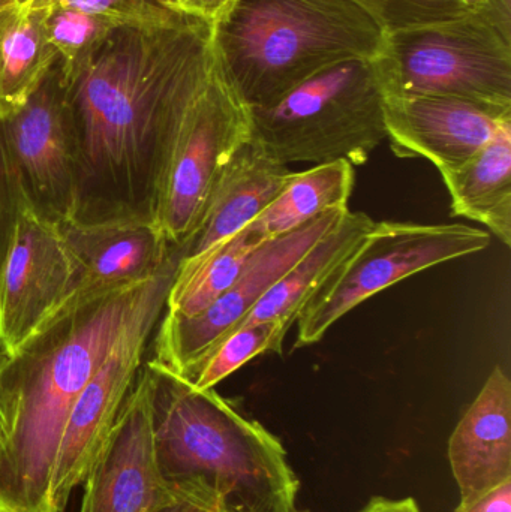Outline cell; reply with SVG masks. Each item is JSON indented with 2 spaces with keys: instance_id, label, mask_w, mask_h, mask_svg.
<instances>
[{
  "instance_id": "6da1fadb",
  "label": "cell",
  "mask_w": 511,
  "mask_h": 512,
  "mask_svg": "<svg viewBox=\"0 0 511 512\" xmlns=\"http://www.w3.org/2000/svg\"><path fill=\"white\" fill-rule=\"evenodd\" d=\"M213 65V27L186 18L117 26L65 80L75 158L72 222L155 224L171 146Z\"/></svg>"
},
{
  "instance_id": "7a4b0ae2",
  "label": "cell",
  "mask_w": 511,
  "mask_h": 512,
  "mask_svg": "<svg viewBox=\"0 0 511 512\" xmlns=\"http://www.w3.org/2000/svg\"><path fill=\"white\" fill-rule=\"evenodd\" d=\"M162 270L144 282L65 304L17 351L0 352L14 504L21 511L53 512L51 480L69 411Z\"/></svg>"
},
{
  "instance_id": "3957f363",
  "label": "cell",
  "mask_w": 511,
  "mask_h": 512,
  "mask_svg": "<svg viewBox=\"0 0 511 512\" xmlns=\"http://www.w3.org/2000/svg\"><path fill=\"white\" fill-rule=\"evenodd\" d=\"M156 460L165 480L201 487L227 512H296L299 480L278 438L215 388L200 390L150 360Z\"/></svg>"
},
{
  "instance_id": "277c9868",
  "label": "cell",
  "mask_w": 511,
  "mask_h": 512,
  "mask_svg": "<svg viewBox=\"0 0 511 512\" xmlns=\"http://www.w3.org/2000/svg\"><path fill=\"white\" fill-rule=\"evenodd\" d=\"M386 30L354 0H237L213 27L222 71L251 108L336 63L374 59Z\"/></svg>"
},
{
  "instance_id": "5b68a950",
  "label": "cell",
  "mask_w": 511,
  "mask_h": 512,
  "mask_svg": "<svg viewBox=\"0 0 511 512\" xmlns=\"http://www.w3.org/2000/svg\"><path fill=\"white\" fill-rule=\"evenodd\" d=\"M383 102L374 60H345L251 108V138L287 167L335 161L359 167L387 140Z\"/></svg>"
},
{
  "instance_id": "8992f818",
  "label": "cell",
  "mask_w": 511,
  "mask_h": 512,
  "mask_svg": "<svg viewBox=\"0 0 511 512\" xmlns=\"http://www.w3.org/2000/svg\"><path fill=\"white\" fill-rule=\"evenodd\" d=\"M383 96H452L511 108V41L479 12L386 32Z\"/></svg>"
},
{
  "instance_id": "52a82bcc",
  "label": "cell",
  "mask_w": 511,
  "mask_h": 512,
  "mask_svg": "<svg viewBox=\"0 0 511 512\" xmlns=\"http://www.w3.org/2000/svg\"><path fill=\"white\" fill-rule=\"evenodd\" d=\"M491 234L464 224L374 222L297 318L294 348L323 340L348 312L395 283L452 259L485 251Z\"/></svg>"
},
{
  "instance_id": "ba28073f",
  "label": "cell",
  "mask_w": 511,
  "mask_h": 512,
  "mask_svg": "<svg viewBox=\"0 0 511 512\" xmlns=\"http://www.w3.org/2000/svg\"><path fill=\"white\" fill-rule=\"evenodd\" d=\"M252 135L251 107L240 98L215 54L174 138L162 176L155 225L170 246L194 233L225 162Z\"/></svg>"
},
{
  "instance_id": "9c48e42d",
  "label": "cell",
  "mask_w": 511,
  "mask_h": 512,
  "mask_svg": "<svg viewBox=\"0 0 511 512\" xmlns=\"http://www.w3.org/2000/svg\"><path fill=\"white\" fill-rule=\"evenodd\" d=\"M182 259L183 248L176 246L152 291L72 405L63 427L51 480V511L65 512L72 490L84 484L101 456L143 366L147 343L164 312L168 291Z\"/></svg>"
},
{
  "instance_id": "30bf717a",
  "label": "cell",
  "mask_w": 511,
  "mask_h": 512,
  "mask_svg": "<svg viewBox=\"0 0 511 512\" xmlns=\"http://www.w3.org/2000/svg\"><path fill=\"white\" fill-rule=\"evenodd\" d=\"M59 59L26 104L0 119L9 168L21 200L53 225L72 221L74 141Z\"/></svg>"
},
{
  "instance_id": "8fae6325",
  "label": "cell",
  "mask_w": 511,
  "mask_h": 512,
  "mask_svg": "<svg viewBox=\"0 0 511 512\" xmlns=\"http://www.w3.org/2000/svg\"><path fill=\"white\" fill-rule=\"evenodd\" d=\"M348 207L330 210L297 230L267 240L246 262L236 282L203 312L192 316L165 312L152 358L171 372H185L254 309L264 294L326 234L341 224Z\"/></svg>"
},
{
  "instance_id": "7c38bea8",
  "label": "cell",
  "mask_w": 511,
  "mask_h": 512,
  "mask_svg": "<svg viewBox=\"0 0 511 512\" xmlns=\"http://www.w3.org/2000/svg\"><path fill=\"white\" fill-rule=\"evenodd\" d=\"M75 268L57 225L23 200L0 264V352L27 342L71 295Z\"/></svg>"
},
{
  "instance_id": "4fadbf2b",
  "label": "cell",
  "mask_w": 511,
  "mask_h": 512,
  "mask_svg": "<svg viewBox=\"0 0 511 512\" xmlns=\"http://www.w3.org/2000/svg\"><path fill=\"white\" fill-rule=\"evenodd\" d=\"M194 489L201 487L177 486L159 469L149 381L141 366L110 438L84 481L78 512H152Z\"/></svg>"
},
{
  "instance_id": "5bb4252c",
  "label": "cell",
  "mask_w": 511,
  "mask_h": 512,
  "mask_svg": "<svg viewBox=\"0 0 511 512\" xmlns=\"http://www.w3.org/2000/svg\"><path fill=\"white\" fill-rule=\"evenodd\" d=\"M387 140L398 158H425L440 174L473 158L511 120V108L452 96H384Z\"/></svg>"
},
{
  "instance_id": "9a60e30c",
  "label": "cell",
  "mask_w": 511,
  "mask_h": 512,
  "mask_svg": "<svg viewBox=\"0 0 511 512\" xmlns=\"http://www.w3.org/2000/svg\"><path fill=\"white\" fill-rule=\"evenodd\" d=\"M57 230L75 268L74 286L65 304L152 279L174 251L149 222L83 225L69 221L57 225Z\"/></svg>"
},
{
  "instance_id": "2e32d148",
  "label": "cell",
  "mask_w": 511,
  "mask_h": 512,
  "mask_svg": "<svg viewBox=\"0 0 511 512\" xmlns=\"http://www.w3.org/2000/svg\"><path fill=\"white\" fill-rule=\"evenodd\" d=\"M291 173L252 138L237 147L216 176L194 233L182 245L183 259L245 230L275 200Z\"/></svg>"
},
{
  "instance_id": "e0dca14e",
  "label": "cell",
  "mask_w": 511,
  "mask_h": 512,
  "mask_svg": "<svg viewBox=\"0 0 511 512\" xmlns=\"http://www.w3.org/2000/svg\"><path fill=\"white\" fill-rule=\"evenodd\" d=\"M449 462L461 502L511 480V381L503 367H494L453 430Z\"/></svg>"
},
{
  "instance_id": "ac0fdd59",
  "label": "cell",
  "mask_w": 511,
  "mask_h": 512,
  "mask_svg": "<svg viewBox=\"0 0 511 512\" xmlns=\"http://www.w3.org/2000/svg\"><path fill=\"white\" fill-rule=\"evenodd\" d=\"M372 225L374 221L366 213L348 212L341 224L309 249L233 330L261 322H281L290 330L306 303L351 254Z\"/></svg>"
},
{
  "instance_id": "d6986e66",
  "label": "cell",
  "mask_w": 511,
  "mask_h": 512,
  "mask_svg": "<svg viewBox=\"0 0 511 512\" xmlns=\"http://www.w3.org/2000/svg\"><path fill=\"white\" fill-rule=\"evenodd\" d=\"M441 177L453 216L485 225L511 246V120L473 158Z\"/></svg>"
},
{
  "instance_id": "ffe728a7",
  "label": "cell",
  "mask_w": 511,
  "mask_h": 512,
  "mask_svg": "<svg viewBox=\"0 0 511 512\" xmlns=\"http://www.w3.org/2000/svg\"><path fill=\"white\" fill-rule=\"evenodd\" d=\"M56 60L44 9L0 11V119L26 104Z\"/></svg>"
},
{
  "instance_id": "44dd1931",
  "label": "cell",
  "mask_w": 511,
  "mask_h": 512,
  "mask_svg": "<svg viewBox=\"0 0 511 512\" xmlns=\"http://www.w3.org/2000/svg\"><path fill=\"white\" fill-rule=\"evenodd\" d=\"M354 179V167L345 161L291 173L275 200L249 227L266 240L285 236L323 213L348 207Z\"/></svg>"
},
{
  "instance_id": "7402d4cb",
  "label": "cell",
  "mask_w": 511,
  "mask_h": 512,
  "mask_svg": "<svg viewBox=\"0 0 511 512\" xmlns=\"http://www.w3.org/2000/svg\"><path fill=\"white\" fill-rule=\"evenodd\" d=\"M264 242L267 240L248 225L201 254L182 259L168 291L165 312L180 316L203 312L236 282Z\"/></svg>"
},
{
  "instance_id": "603a6c76",
  "label": "cell",
  "mask_w": 511,
  "mask_h": 512,
  "mask_svg": "<svg viewBox=\"0 0 511 512\" xmlns=\"http://www.w3.org/2000/svg\"><path fill=\"white\" fill-rule=\"evenodd\" d=\"M288 331L290 330L281 322H261L237 328L219 340L179 376L200 390L215 388L219 382L258 355L269 352L282 354V345Z\"/></svg>"
},
{
  "instance_id": "cb8c5ba5",
  "label": "cell",
  "mask_w": 511,
  "mask_h": 512,
  "mask_svg": "<svg viewBox=\"0 0 511 512\" xmlns=\"http://www.w3.org/2000/svg\"><path fill=\"white\" fill-rule=\"evenodd\" d=\"M45 32L62 65L65 80L71 78L117 24L77 9H44Z\"/></svg>"
},
{
  "instance_id": "d4e9b609",
  "label": "cell",
  "mask_w": 511,
  "mask_h": 512,
  "mask_svg": "<svg viewBox=\"0 0 511 512\" xmlns=\"http://www.w3.org/2000/svg\"><path fill=\"white\" fill-rule=\"evenodd\" d=\"M29 8L77 9L117 26H165L191 18L174 11L164 0H35Z\"/></svg>"
},
{
  "instance_id": "484cf974",
  "label": "cell",
  "mask_w": 511,
  "mask_h": 512,
  "mask_svg": "<svg viewBox=\"0 0 511 512\" xmlns=\"http://www.w3.org/2000/svg\"><path fill=\"white\" fill-rule=\"evenodd\" d=\"M386 32L458 17L468 9L458 0H354Z\"/></svg>"
},
{
  "instance_id": "4316f807",
  "label": "cell",
  "mask_w": 511,
  "mask_h": 512,
  "mask_svg": "<svg viewBox=\"0 0 511 512\" xmlns=\"http://www.w3.org/2000/svg\"><path fill=\"white\" fill-rule=\"evenodd\" d=\"M21 197L14 182L0 131V264L6 254L17 222Z\"/></svg>"
},
{
  "instance_id": "83f0119b",
  "label": "cell",
  "mask_w": 511,
  "mask_h": 512,
  "mask_svg": "<svg viewBox=\"0 0 511 512\" xmlns=\"http://www.w3.org/2000/svg\"><path fill=\"white\" fill-rule=\"evenodd\" d=\"M171 9L215 27L227 17L237 0H164Z\"/></svg>"
},
{
  "instance_id": "f1b7e54d",
  "label": "cell",
  "mask_w": 511,
  "mask_h": 512,
  "mask_svg": "<svg viewBox=\"0 0 511 512\" xmlns=\"http://www.w3.org/2000/svg\"><path fill=\"white\" fill-rule=\"evenodd\" d=\"M455 512H511V480L459 504Z\"/></svg>"
},
{
  "instance_id": "f546056e",
  "label": "cell",
  "mask_w": 511,
  "mask_h": 512,
  "mask_svg": "<svg viewBox=\"0 0 511 512\" xmlns=\"http://www.w3.org/2000/svg\"><path fill=\"white\" fill-rule=\"evenodd\" d=\"M152 512H227L221 502L204 489H194L179 501Z\"/></svg>"
},
{
  "instance_id": "4dcf8cb0",
  "label": "cell",
  "mask_w": 511,
  "mask_h": 512,
  "mask_svg": "<svg viewBox=\"0 0 511 512\" xmlns=\"http://www.w3.org/2000/svg\"><path fill=\"white\" fill-rule=\"evenodd\" d=\"M0 496L9 504L15 505L14 480H12L11 462H9L8 427H6L5 411H3L2 394H0Z\"/></svg>"
},
{
  "instance_id": "1f68e13d",
  "label": "cell",
  "mask_w": 511,
  "mask_h": 512,
  "mask_svg": "<svg viewBox=\"0 0 511 512\" xmlns=\"http://www.w3.org/2000/svg\"><path fill=\"white\" fill-rule=\"evenodd\" d=\"M359 512H422V510L413 498L389 499L377 496Z\"/></svg>"
},
{
  "instance_id": "d6a6232c",
  "label": "cell",
  "mask_w": 511,
  "mask_h": 512,
  "mask_svg": "<svg viewBox=\"0 0 511 512\" xmlns=\"http://www.w3.org/2000/svg\"><path fill=\"white\" fill-rule=\"evenodd\" d=\"M467 9H480L489 2V0H458Z\"/></svg>"
},
{
  "instance_id": "836d02e7",
  "label": "cell",
  "mask_w": 511,
  "mask_h": 512,
  "mask_svg": "<svg viewBox=\"0 0 511 512\" xmlns=\"http://www.w3.org/2000/svg\"><path fill=\"white\" fill-rule=\"evenodd\" d=\"M0 512H23L0 496Z\"/></svg>"
},
{
  "instance_id": "e575fe53",
  "label": "cell",
  "mask_w": 511,
  "mask_h": 512,
  "mask_svg": "<svg viewBox=\"0 0 511 512\" xmlns=\"http://www.w3.org/2000/svg\"><path fill=\"white\" fill-rule=\"evenodd\" d=\"M35 0H12L15 8H29Z\"/></svg>"
},
{
  "instance_id": "d590c367",
  "label": "cell",
  "mask_w": 511,
  "mask_h": 512,
  "mask_svg": "<svg viewBox=\"0 0 511 512\" xmlns=\"http://www.w3.org/2000/svg\"><path fill=\"white\" fill-rule=\"evenodd\" d=\"M11 6H14L12 0H0V11H3V9L6 8H11Z\"/></svg>"
},
{
  "instance_id": "8d00e7d4",
  "label": "cell",
  "mask_w": 511,
  "mask_h": 512,
  "mask_svg": "<svg viewBox=\"0 0 511 512\" xmlns=\"http://www.w3.org/2000/svg\"><path fill=\"white\" fill-rule=\"evenodd\" d=\"M296 512H306V511H296Z\"/></svg>"
}]
</instances>
